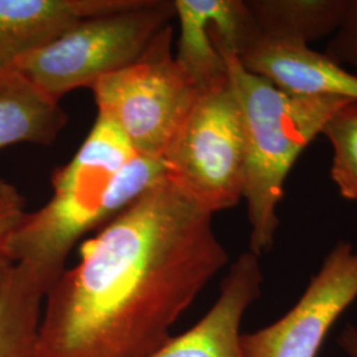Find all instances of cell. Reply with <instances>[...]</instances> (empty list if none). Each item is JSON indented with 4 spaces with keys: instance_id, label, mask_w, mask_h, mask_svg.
Here are the masks:
<instances>
[{
    "instance_id": "obj_17",
    "label": "cell",
    "mask_w": 357,
    "mask_h": 357,
    "mask_svg": "<svg viewBox=\"0 0 357 357\" xmlns=\"http://www.w3.org/2000/svg\"><path fill=\"white\" fill-rule=\"evenodd\" d=\"M324 54L336 64L351 66L357 76V0H348L344 17Z\"/></svg>"
},
{
    "instance_id": "obj_10",
    "label": "cell",
    "mask_w": 357,
    "mask_h": 357,
    "mask_svg": "<svg viewBox=\"0 0 357 357\" xmlns=\"http://www.w3.org/2000/svg\"><path fill=\"white\" fill-rule=\"evenodd\" d=\"M132 0H0V75L13 70L78 20Z\"/></svg>"
},
{
    "instance_id": "obj_1",
    "label": "cell",
    "mask_w": 357,
    "mask_h": 357,
    "mask_svg": "<svg viewBox=\"0 0 357 357\" xmlns=\"http://www.w3.org/2000/svg\"><path fill=\"white\" fill-rule=\"evenodd\" d=\"M229 264L213 215L162 178L85 240L47 293L38 357H149Z\"/></svg>"
},
{
    "instance_id": "obj_11",
    "label": "cell",
    "mask_w": 357,
    "mask_h": 357,
    "mask_svg": "<svg viewBox=\"0 0 357 357\" xmlns=\"http://www.w3.org/2000/svg\"><path fill=\"white\" fill-rule=\"evenodd\" d=\"M69 116L16 69L0 75V150L19 143L51 146Z\"/></svg>"
},
{
    "instance_id": "obj_14",
    "label": "cell",
    "mask_w": 357,
    "mask_h": 357,
    "mask_svg": "<svg viewBox=\"0 0 357 357\" xmlns=\"http://www.w3.org/2000/svg\"><path fill=\"white\" fill-rule=\"evenodd\" d=\"M178 19L175 60L202 93L228 82V68L209 35V0H174Z\"/></svg>"
},
{
    "instance_id": "obj_16",
    "label": "cell",
    "mask_w": 357,
    "mask_h": 357,
    "mask_svg": "<svg viewBox=\"0 0 357 357\" xmlns=\"http://www.w3.org/2000/svg\"><path fill=\"white\" fill-rule=\"evenodd\" d=\"M26 215L23 195L13 184L0 178V284L13 266L10 240Z\"/></svg>"
},
{
    "instance_id": "obj_12",
    "label": "cell",
    "mask_w": 357,
    "mask_h": 357,
    "mask_svg": "<svg viewBox=\"0 0 357 357\" xmlns=\"http://www.w3.org/2000/svg\"><path fill=\"white\" fill-rule=\"evenodd\" d=\"M261 38L305 44L333 35L348 0H249Z\"/></svg>"
},
{
    "instance_id": "obj_15",
    "label": "cell",
    "mask_w": 357,
    "mask_h": 357,
    "mask_svg": "<svg viewBox=\"0 0 357 357\" xmlns=\"http://www.w3.org/2000/svg\"><path fill=\"white\" fill-rule=\"evenodd\" d=\"M323 135L331 143V178L347 200H357V102L342 107L327 122Z\"/></svg>"
},
{
    "instance_id": "obj_5",
    "label": "cell",
    "mask_w": 357,
    "mask_h": 357,
    "mask_svg": "<svg viewBox=\"0 0 357 357\" xmlns=\"http://www.w3.org/2000/svg\"><path fill=\"white\" fill-rule=\"evenodd\" d=\"M167 26L138 61L91 86L98 114L122 131L134 153L162 159L202 91L172 52Z\"/></svg>"
},
{
    "instance_id": "obj_8",
    "label": "cell",
    "mask_w": 357,
    "mask_h": 357,
    "mask_svg": "<svg viewBox=\"0 0 357 357\" xmlns=\"http://www.w3.org/2000/svg\"><path fill=\"white\" fill-rule=\"evenodd\" d=\"M261 258L246 250L230 265L213 306L149 357H243L241 324L262 295Z\"/></svg>"
},
{
    "instance_id": "obj_3",
    "label": "cell",
    "mask_w": 357,
    "mask_h": 357,
    "mask_svg": "<svg viewBox=\"0 0 357 357\" xmlns=\"http://www.w3.org/2000/svg\"><path fill=\"white\" fill-rule=\"evenodd\" d=\"M134 150L122 131L97 114L75 156L52 174L50 202L26 217L10 240L13 265L48 293L64 273L66 259L79 240L110 221L105 197L115 172Z\"/></svg>"
},
{
    "instance_id": "obj_13",
    "label": "cell",
    "mask_w": 357,
    "mask_h": 357,
    "mask_svg": "<svg viewBox=\"0 0 357 357\" xmlns=\"http://www.w3.org/2000/svg\"><path fill=\"white\" fill-rule=\"evenodd\" d=\"M45 295L26 268L13 265L0 284V357H38Z\"/></svg>"
},
{
    "instance_id": "obj_6",
    "label": "cell",
    "mask_w": 357,
    "mask_h": 357,
    "mask_svg": "<svg viewBox=\"0 0 357 357\" xmlns=\"http://www.w3.org/2000/svg\"><path fill=\"white\" fill-rule=\"evenodd\" d=\"M246 142L229 79L200 94L163 155L167 175L211 215L243 199Z\"/></svg>"
},
{
    "instance_id": "obj_9",
    "label": "cell",
    "mask_w": 357,
    "mask_h": 357,
    "mask_svg": "<svg viewBox=\"0 0 357 357\" xmlns=\"http://www.w3.org/2000/svg\"><path fill=\"white\" fill-rule=\"evenodd\" d=\"M246 70L298 96L357 102V76L305 44L261 38L238 57Z\"/></svg>"
},
{
    "instance_id": "obj_2",
    "label": "cell",
    "mask_w": 357,
    "mask_h": 357,
    "mask_svg": "<svg viewBox=\"0 0 357 357\" xmlns=\"http://www.w3.org/2000/svg\"><path fill=\"white\" fill-rule=\"evenodd\" d=\"M220 53L243 112L249 252L261 258L274 248L280 228L278 206L291 168L332 116L354 101L287 93L246 70L238 56Z\"/></svg>"
},
{
    "instance_id": "obj_4",
    "label": "cell",
    "mask_w": 357,
    "mask_h": 357,
    "mask_svg": "<svg viewBox=\"0 0 357 357\" xmlns=\"http://www.w3.org/2000/svg\"><path fill=\"white\" fill-rule=\"evenodd\" d=\"M175 17L174 0H132L81 19L15 68L60 102L68 93L138 61Z\"/></svg>"
},
{
    "instance_id": "obj_7",
    "label": "cell",
    "mask_w": 357,
    "mask_h": 357,
    "mask_svg": "<svg viewBox=\"0 0 357 357\" xmlns=\"http://www.w3.org/2000/svg\"><path fill=\"white\" fill-rule=\"evenodd\" d=\"M356 299L357 250L340 240L284 315L241 335L243 357H318L333 324Z\"/></svg>"
},
{
    "instance_id": "obj_18",
    "label": "cell",
    "mask_w": 357,
    "mask_h": 357,
    "mask_svg": "<svg viewBox=\"0 0 357 357\" xmlns=\"http://www.w3.org/2000/svg\"><path fill=\"white\" fill-rule=\"evenodd\" d=\"M337 344L347 357H357V326L347 324L337 337Z\"/></svg>"
}]
</instances>
